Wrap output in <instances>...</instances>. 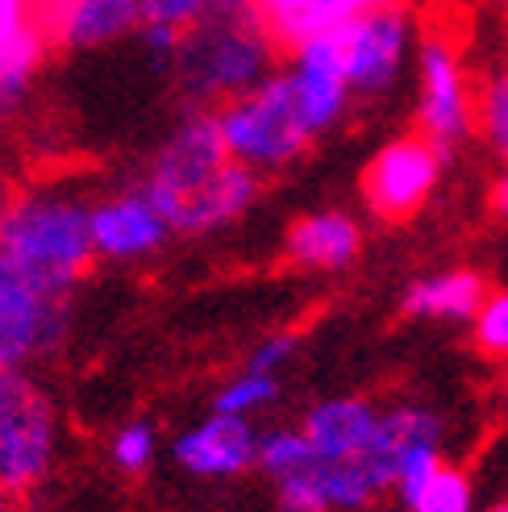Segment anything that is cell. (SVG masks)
<instances>
[{
	"label": "cell",
	"mask_w": 508,
	"mask_h": 512,
	"mask_svg": "<svg viewBox=\"0 0 508 512\" xmlns=\"http://www.w3.org/2000/svg\"><path fill=\"white\" fill-rule=\"evenodd\" d=\"M288 80L296 96V113L300 125L309 130V138H325L329 130H338V121L350 109V84H346V67H342V46L338 34L325 30L313 34L296 46H288Z\"/></svg>",
	"instance_id": "30bf717a"
},
{
	"label": "cell",
	"mask_w": 508,
	"mask_h": 512,
	"mask_svg": "<svg viewBox=\"0 0 508 512\" xmlns=\"http://www.w3.org/2000/svg\"><path fill=\"white\" fill-rule=\"evenodd\" d=\"M279 42L254 0H217L175 50V88L184 109H221L259 88L279 67Z\"/></svg>",
	"instance_id": "6da1fadb"
},
{
	"label": "cell",
	"mask_w": 508,
	"mask_h": 512,
	"mask_svg": "<svg viewBox=\"0 0 508 512\" xmlns=\"http://www.w3.org/2000/svg\"><path fill=\"white\" fill-rule=\"evenodd\" d=\"M71 304L75 300L42 292L0 259V371H30L42 358H55L71 338Z\"/></svg>",
	"instance_id": "52a82bcc"
},
{
	"label": "cell",
	"mask_w": 508,
	"mask_h": 512,
	"mask_svg": "<svg viewBox=\"0 0 508 512\" xmlns=\"http://www.w3.org/2000/svg\"><path fill=\"white\" fill-rule=\"evenodd\" d=\"M484 296H488V279L475 267H450V271H434V275H417L400 296V313L413 321L471 325Z\"/></svg>",
	"instance_id": "e0dca14e"
},
{
	"label": "cell",
	"mask_w": 508,
	"mask_h": 512,
	"mask_svg": "<svg viewBox=\"0 0 508 512\" xmlns=\"http://www.w3.org/2000/svg\"><path fill=\"white\" fill-rule=\"evenodd\" d=\"M34 25L50 50H105L121 38H134L142 25L138 0H38Z\"/></svg>",
	"instance_id": "7c38bea8"
},
{
	"label": "cell",
	"mask_w": 508,
	"mask_h": 512,
	"mask_svg": "<svg viewBox=\"0 0 508 512\" xmlns=\"http://www.w3.org/2000/svg\"><path fill=\"white\" fill-rule=\"evenodd\" d=\"M88 221L96 263H146L175 238L142 184L96 196Z\"/></svg>",
	"instance_id": "8fae6325"
},
{
	"label": "cell",
	"mask_w": 508,
	"mask_h": 512,
	"mask_svg": "<svg viewBox=\"0 0 508 512\" xmlns=\"http://www.w3.org/2000/svg\"><path fill=\"white\" fill-rule=\"evenodd\" d=\"M225 163H230V155H225V142H221L217 109H184L180 121L171 125V134L163 138V146L155 150V159H150L142 188L167 221Z\"/></svg>",
	"instance_id": "ba28073f"
},
{
	"label": "cell",
	"mask_w": 508,
	"mask_h": 512,
	"mask_svg": "<svg viewBox=\"0 0 508 512\" xmlns=\"http://www.w3.org/2000/svg\"><path fill=\"white\" fill-rule=\"evenodd\" d=\"M254 5H259L279 50H288V46L313 38V34L338 30L342 21L359 17L363 9L384 5V0H254Z\"/></svg>",
	"instance_id": "ac0fdd59"
},
{
	"label": "cell",
	"mask_w": 508,
	"mask_h": 512,
	"mask_svg": "<svg viewBox=\"0 0 508 512\" xmlns=\"http://www.w3.org/2000/svg\"><path fill=\"white\" fill-rule=\"evenodd\" d=\"M142 5V25H171V30L188 34L200 17H209L217 0H138Z\"/></svg>",
	"instance_id": "4316f807"
},
{
	"label": "cell",
	"mask_w": 508,
	"mask_h": 512,
	"mask_svg": "<svg viewBox=\"0 0 508 512\" xmlns=\"http://www.w3.org/2000/svg\"><path fill=\"white\" fill-rule=\"evenodd\" d=\"M313 463V446L300 433V425H275L267 433H259V454H254V467H259L271 483L296 475Z\"/></svg>",
	"instance_id": "7402d4cb"
},
{
	"label": "cell",
	"mask_w": 508,
	"mask_h": 512,
	"mask_svg": "<svg viewBox=\"0 0 508 512\" xmlns=\"http://www.w3.org/2000/svg\"><path fill=\"white\" fill-rule=\"evenodd\" d=\"M359 254H363V225L342 209L304 213L284 234V259L296 271L334 275V271H346L359 263Z\"/></svg>",
	"instance_id": "9a60e30c"
},
{
	"label": "cell",
	"mask_w": 508,
	"mask_h": 512,
	"mask_svg": "<svg viewBox=\"0 0 508 512\" xmlns=\"http://www.w3.org/2000/svg\"><path fill=\"white\" fill-rule=\"evenodd\" d=\"M34 0H0V46H9L34 25Z\"/></svg>",
	"instance_id": "f546056e"
},
{
	"label": "cell",
	"mask_w": 508,
	"mask_h": 512,
	"mask_svg": "<svg viewBox=\"0 0 508 512\" xmlns=\"http://www.w3.org/2000/svg\"><path fill=\"white\" fill-rule=\"evenodd\" d=\"M404 508L409 512H475V483L463 467H454L442 458L434 475L404 500Z\"/></svg>",
	"instance_id": "44dd1931"
},
{
	"label": "cell",
	"mask_w": 508,
	"mask_h": 512,
	"mask_svg": "<svg viewBox=\"0 0 508 512\" xmlns=\"http://www.w3.org/2000/svg\"><path fill=\"white\" fill-rule=\"evenodd\" d=\"M471 342L492 363H508V288L484 296L479 313L471 317Z\"/></svg>",
	"instance_id": "cb8c5ba5"
},
{
	"label": "cell",
	"mask_w": 508,
	"mask_h": 512,
	"mask_svg": "<svg viewBox=\"0 0 508 512\" xmlns=\"http://www.w3.org/2000/svg\"><path fill=\"white\" fill-rule=\"evenodd\" d=\"M504 404H508V375H504Z\"/></svg>",
	"instance_id": "e575fe53"
},
{
	"label": "cell",
	"mask_w": 508,
	"mask_h": 512,
	"mask_svg": "<svg viewBox=\"0 0 508 512\" xmlns=\"http://www.w3.org/2000/svg\"><path fill=\"white\" fill-rule=\"evenodd\" d=\"M259 454V429L246 417L209 413L171 442V458L196 479H238L254 471Z\"/></svg>",
	"instance_id": "4fadbf2b"
},
{
	"label": "cell",
	"mask_w": 508,
	"mask_h": 512,
	"mask_svg": "<svg viewBox=\"0 0 508 512\" xmlns=\"http://www.w3.org/2000/svg\"><path fill=\"white\" fill-rule=\"evenodd\" d=\"M488 204H492V217H496L500 225H508V163H504V167H500V175L492 179Z\"/></svg>",
	"instance_id": "4dcf8cb0"
},
{
	"label": "cell",
	"mask_w": 508,
	"mask_h": 512,
	"mask_svg": "<svg viewBox=\"0 0 508 512\" xmlns=\"http://www.w3.org/2000/svg\"><path fill=\"white\" fill-rule=\"evenodd\" d=\"M334 34L342 46L350 96L379 100L404 84V71H409L417 55V25L400 0H384L375 9H363L359 17L342 21Z\"/></svg>",
	"instance_id": "8992f818"
},
{
	"label": "cell",
	"mask_w": 508,
	"mask_h": 512,
	"mask_svg": "<svg viewBox=\"0 0 508 512\" xmlns=\"http://www.w3.org/2000/svg\"><path fill=\"white\" fill-rule=\"evenodd\" d=\"M50 55L46 38L38 34V25H30L21 38H13L9 46H0V130L21 113V105L30 100L34 80Z\"/></svg>",
	"instance_id": "d6986e66"
},
{
	"label": "cell",
	"mask_w": 508,
	"mask_h": 512,
	"mask_svg": "<svg viewBox=\"0 0 508 512\" xmlns=\"http://www.w3.org/2000/svg\"><path fill=\"white\" fill-rule=\"evenodd\" d=\"M475 134L488 146V155L504 167L508 163V59L492 67L475 92Z\"/></svg>",
	"instance_id": "ffe728a7"
},
{
	"label": "cell",
	"mask_w": 508,
	"mask_h": 512,
	"mask_svg": "<svg viewBox=\"0 0 508 512\" xmlns=\"http://www.w3.org/2000/svg\"><path fill=\"white\" fill-rule=\"evenodd\" d=\"M13 196H17V188H13V179H9L5 171H0V217H5V209H9V204H13Z\"/></svg>",
	"instance_id": "1f68e13d"
},
{
	"label": "cell",
	"mask_w": 508,
	"mask_h": 512,
	"mask_svg": "<svg viewBox=\"0 0 508 512\" xmlns=\"http://www.w3.org/2000/svg\"><path fill=\"white\" fill-rule=\"evenodd\" d=\"M134 38H138L142 55L150 59V67H155V71H171L175 50H180V42H184V34L171 30V25H138Z\"/></svg>",
	"instance_id": "f1b7e54d"
},
{
	"label": "cell",
	"mask_w": 508,
	"mask_h": 512,
	"mask_svg": "<svg viewBox=\"0 0 508 512\" xmlns=\"http://www.w3.org/2000/svg\"><path fill=\"white\" fill-rule=\"evenodd\" d=\"M279 400V375H259V371H238L234 379H225L213 396V413L225 417H254Z\"/></svg>",
	"instance_id": "603a6c76"
},
{
	"label": "cell",
	"mask_w": 508,
	"mask_h": 512,
	"mask_svg": "<svg viewBox=\"0 0 508 512\" xmlns=\"http://www.w3.org/2000/svg\"><path fill=\"white\" fill-rule=\"evenodd\" d=\"M88 213L92 200L75 188L17 192L0 217V259L42 292L75 300L88 271L96 267Z\"/></svg>",
	"instance_id": "7a4b0ae2"
},
{
	"label": "cell",
	"mask_w": 508,
	"mask_h": 512,
	"mask_svg": "<svg viewBox=\"0 0 508 512\" xmlns=\"http://www.w3.org/2000/svg\"><path fill=\"white\" fill-rule=\"evenodd\" d=\"M155 454H159V433L150 421H125L109 442V458L121 475H146Z\"/></svg>",
	"instance_id": "d4e9b609"
},
{
	"label": "cell",
	"mask_w": 508,
	"mask_h": 512,
	"mask_svg": "<svg viewBox=\"0 0 508 512\" xmlns=\"http://www.w3.org/2000/svg\"><path fill=\"white\" fill-rule=\"evenodd\" d=\"M59 458L55 400L25 367L0 371V488L13 500L34 496Z\"/></svg>",
	"instance_id": "277c9868"
},
{
	"label": "cell",
	"mask_w": 508,
	"mask_h": 512,
	"mask_svg": "<svg viewBox=\"0 0 508 512\" xmlns=\"http://www.w3.org/2000/svg\"><path fill=\"white\" fill-rule=\"evenodd\" d=\"M300 350V329H275L267 334L259 346L246 354V367L242 371H259V375H279Z\"/></svg>",
	"instance_id": "83f0119b"
},
{
	"label": "cell",
	"mask_w": 508,
	"mask_h": 512,
	"mask_svg": "<svg viewBox=\"0 0 508 512\" xmlns=\"http://www.w3.org/2000/svg\"><path fill=\"white\" fill-rule=\"evenodd\" d=\"M442 171H446V163L438 159V150L413 130V134H400L388 146L375 150L371 163L363 167L359 192H363V204L379 221L404 225L438 192Z\"/></svg>",
	"instance_id": "9c48e42d"
},
{
	"label": "cell",
	"mask_w": 508,
	"mask_h": 512,
	"mask_svg": "<svg viewBox=\"0 0 508 512\" xmlns=\"http://www.w3.org/2000/svg\"><path fill=\"white\" fill-rule=\"evenodd\" d=\"M379 425V408L363 396H334L313 404L300 421V433L309 438L317 463H350L363 458Z\"/></svg>",
	"instance_id": "2e32d148"
},
{
	"label": "cell",
	"mask_w": 508,
	"mask_h": 512,
	"mask_svg": "<svg viewBox=\"0 0 508 512\" xmlns=\"http://www.w3.org/2000/svg\"><path fill=\"white\" fill-rule=\"evenodd\" d=\"M479 512H508V500H496V504H488V508H479Z\"/></svg>",
	"instance_id": "836d02e7"
},
{
	"label": "cell",
	"mask_w": 508,
	"mask_h": 512,
	"mask_svg": "<svg viewBox=\"0 0 508 512\" xmlns=\"http://www.w3.org/2000/svg\"><path fill=\"white\" fill-rule=\"evenodd\" d=\"M413 71H417V134L450 167L454 155L475 138V92L467 84L463 59L450 34L442 30L417 34Z\"/></svg>",
	"instance_id": "5b68a950"
},
{
	"label": "cell",
	"mask_w": 508,
	"mask_h": 512,
	"mask_svg": "<svg viewBox=\"0 0 508 512\" xmlns=\"http://www.w3.org/2000/svg\"><path fill=\"white\" fill-rule=\"evenodd\" d=\"M0 512H17V500H13L5 488H0Z\"/></svg>",
	"instance_id": "d6a6232c"
},
{
	"label": "cell",
	"mask_w": 508,
	"mask_h": 512,
	"mask_svg": "<svg viewBox=\"0 0 508 512\" xmlns=\"http://www.w3.org/2000/svg\"><path fill=\"white\" fill-rule=\"evenodd\" d=\"M217 125H221L225 155L259 175L288 171L313 146L309 130L300 125L292 80L284 67H275L259 88H250L238 100H230V105H221Z\"/></svg>",
	"instance_id": "3957f363"
},
{
	"label": "cell",
	"mask_w": 508,
	"mask_h": 512,
	"mask_svg": "<svg viewBox=\"0 0 508 512\" xmlns=\"http://www.w3.org/2000/svg\"><path fill=\"white\" fill-rule=\"evenodd\" d=\"M275 504H279V512H329L325 492H321V479H317V467L309 463L296 475L275 479Z\"/></svg>",
	"instance_id": "484cf974"
},
{
	"label": "cell",
	"mask_w": 508,
	"mask_h": 512,
	"mask_svg": "<svg viewBox=\"0 0 508 512\" xmlns=\"http://www.w3.org/2000/svg\"><path fill=\"white\" fill-rule=\"evenodd\" d=\"M259 196H263V175L230 159L167 217V225L175 238H209L238 225L259 204Z\"/></svg>",
	"instance_id": "5bb4252c"
}]
</instances>
